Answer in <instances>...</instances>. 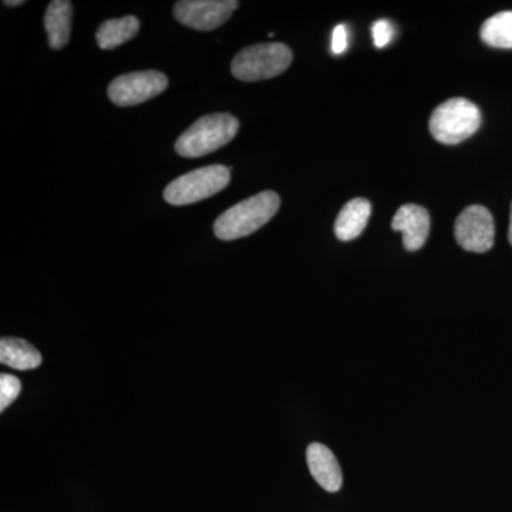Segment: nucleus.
<instances>
[{
  "instance_id": "obj_1",
  "label": "nucleus",
  "mask_w": 512,
  "mask_h": 512,
  "mask_svg": "<svg viewBox=\"0 0 512 512\" xmlns=\"http://www.w3.org/2000/svg\"><path fill=\"white\" fill-rule=\"evenodd\" d=\"M281 207V198L274 191L259 192L229 208L215 221L214 232L222 241L249 237L268 224Z\"/></svg>"
},
{
  "instance_id": "obj_2",
  "label": "nucleus",
  "mask_w": 512,
  "mask_h": 512,
  "mask_svg": "<svg viewBox=\"0 0 512 512\" xmlns=\"http://www.w3.org/2000/svg\"><path fill=\"white\" fill-rule=\"evenodd\" d=\"M238 130L239 121L232 114H210L195 121L181 134L175 150L181 157H204L227 146L237 136Z\"/></svg>"
},
{
  "instance_id": "obj_3",
  "label": "nucleus",
  "mask_w": 512,
  "mask_h": 512,
  "mask_svg": "<svg viewBox=\"0 0 512 512\" xmlns=\"http://www.w3.org/2000/svg\"><path fill=\"white\" fill-rule=\"evenodd\" d=\"M481 111L476 104L456 97L440 104L430 117V133L441 144L456 146L477 133Z\"/></svg>"
},
{
  "instance_id": "obj_4",
  "label": "nucleus",
  "mask_w": 512,
  "mask_h": 512,
  "mask_svg": "<svg viewBox=\"0 0 512 512\" xmlns=\"http://www.w3.org/2000/svg\"><path fill=\"white\" fill-rule=\"evenodd\" d=\"M292 59V50L284 43H261L241 50L232 60L231 72L242 82H261L284 73Z\"/></svg>"
},
{
  "instance_id": "obj_5",
  "label": "nucleus",
  "mask_w": 512,
  "mask_h": 512,
  "mask_svg": "<svg viewBox=\"0 0 512 512\" xmlns=\"http://www.w3.org/2000/svg\"><path fill=\"white\" fill-rule=\"evenodd\" d=\"M231 170L225 165H208L181 175L164 190V198L171 205H191L207 200L227 188Z\"/></svg>"
},
{
  "instance_id": "obj_6",
  "label": "nucleus",
  "mask_w": 512,
  "mask_h": 512,
  "mask_svg": "<svg viewBox=\"0 0 512 512\" xmlns=\"http://www.w3.org/2000/svg\"><path fill=\"white\" fill-rule=\"evenodd\" d=\"M167 87L168 79L164 73L144 70L116 77L110 83L107 93L116 106L131 107L160 96Z\"/></svg>"
},
{
  "instance_id": "obj_7",
  "label": "nucleus",
  "mask_w": 512,
  "mask_h": 512,
  "mask_svg": "<svg viewBox=\"0 0 512 512\" xmlns=\"http://www.w3.org/2000/svg\"><path fill=\"white\" fill-rule=\"evenodd\" d=\"M237 0H183L174 5V16L181 25L211 32L224 25L238 9Z\"/></svg>"
},
{
  "instance_id": "obj_8",
  "label": "nucleus",
  "mask_w": 512,
  "mask_h": 512,
  "mask_svg": "<svg viewBox=\"0 0 512 512\" xmlns=\"http://www.w3.org/2000/svg\"><path fill=\"white\" fill-rule=\"evenodd\" d=\"M454 235L458 245L468 252L484 254L490 251L495 239L493 215L481 205H471L458 215Z\"/></svg>"
},
{
  "instance_id": "obj_9",
  "label": "nucleus",
  "mask_w": 512,
  "mask_h": 512,
  "mask_svg": "<svg viewBox=\"0 0 512 512\" xmlns=\"http://www.w3.org/2000/svg\"><path fill=\"white\" fill-rule=\"evenodd\" d=\"M392 229L393 231L402 232L403 245L407 251H419L429 239V211L416 204L403 205L394 215Z\"/></svg>"
},
{
  "instance_id": "obj_10",
  "label": "nucleus",
  "mask_w": 512,
  "mask_h": 512,
  "mask_svg": "<svg viewBox=\"0 0 512 512\" xmlns=\"http://www.w3.org/2000/svg\"><path fill=\"white\" fill-rule=\"evenodd\" d=\"M309 471L323 490L336 493L342 488V470L335 454L320 443H312L306 451Z\"/></svg>"
},
{
  "instance_id": "obj_11",
  "label": "nucleus",
  "mask_w": 512,
  "mask_h": 512,
  "mask_svg": "<svg viewBox=\"0 0 512 512\" xmlns=\"http://www.w3.org/2000/svg\"><path fill=\"white\" fill-rule=\"evenodd\" d=\"M372 215V204L366 198L349 201L339 212L335 222V234L340 241L349 242L363 234Z\"/></svg>"
},
{
  "instance_id": "obj_12",
  "label": "nucleus",
  "mask_w": 512,
  "mask_h": 512,
  "mask_svg": "<svg viewBox=\"0 0 512 512\" xmlns=\"http://www.w3.org/2000/svg\"><path fill=\"white\" fill-rule=\"evenodd\" d=\"M73 5L69 0H53L47 6L45 29L49 46L60 50L69 43L72 32Z\"/></svg>"
},
{
  "instance_id": "obj_13",
  "label": "nucleus",
  "mask_w": 512,
  "mask_h": 512,
  "mask_svg": "<svg viewBox=\"0 0 512 512\" xmlns=\"http://www.w3.org/2000/svg\"><path fill=\"white\" fill-rule=\"evenodd\" d=\"M0 362L16 370H32L42 365L39 350L19 338H2L0 340Z\"/></svg>"
},
{
  "instance_id": "obj_14",
  "label": "nucleus",
  "mask_w": 512,
  "mask_h": 512,
  "mask_svg": "<svg viewBox=\"0 0 512 512\" xmlns=\"http://www.w3.org/2000/svg\"><path fill=\"white\" fill-rule=\"evenodd\" d=\"M140 30L136 16H124L104 22L96 33L97 45L103 50H113L133 39Z\"/></svg>"
},
{
  "instance_id": "obj_15",
  "label": "nucleus",
  "mask_w": 512,
  "mask_h": 512,
  "mask_svg": "<svg viewBox=\"0 0 512 512\" xmlns=\"http://www.w3.org/2000/svg\"><path fill=\"white\" fill-rule=\"evenodd\" d=\"M480 35L485 45L512 49V12L497 13L493 18L485 20Z\"/></svg>"
},
{
  "instance_id": "obj_16",
  "label": "nucleus",
  "mask_w": 512,
  "mask_h": 512,
  "mask_svg": "<svg viewBox=\"0 0 512 512\" xmlns=\"http://www.w3.org/2000/svg\"><path fill=\"white\" fill-rule=\"evenodd\" d=\"M20 390H22V383L16 376L0 375V410L5 412L6 409L18 399Z\"/></svg>"
},
{
  "instance_id": "obj_17",
  "label": "nucleus",
  "mask_w": 512,
  "mask_h": 512,
  "mask_svg": "<svg viewBox=\"0 0 512 512\" xmlns=\"http://www.w3.org/2000/svg\"><path fill=\"white\" fill-rule=\"evenodd\" d=\"M373 42L377 49H383L392 42L394 36V28L389 20L380 19L373 23L372 26Z\"/></svg>"
},
{
  "instance_id": "obj_18",
  "label": "nucleus",
  "mask_w": 512,
  "mask_h": 512,
  "mask_svg": "<svg viewBox=\"0 0 512 512\" xmlns=\"http://www.w3.org/2000/svg\"><path fill=\"white\" fill-rule=\"evenodd\" d=\"M348 49V30L345 26H336L332 36V52L335 55H342Z\"/></svg>"
},
{
  "instance_id": "obj_19",
  "label": "nucleus",
  "mask_w": 512,
  "mask_h": 512,
  "mask_svg": "<svg viewBox=\"0 0 512 512\" xmlns=\"http://www.w3.org/2000/svg\"><path fill=\"white\" fill-rule=\"evenodd\" d=\"M5 3L6 6H9V8H15V6H20V5H23V0H5Z\"/></svg>"
},
{
  "instance_id": "obj_20",
  "label": "nucleus",
  "mask_w": 512,
  "mask_h": 512,
  "mask_svg": "<svg viewBox=\"0 0 512 512\" xmlns=\"http://www.w3.org/2000/svg\"><path fill=\"white\" fill-rule=\"evenodd\" d=\"M508 241L512 245V204H511V217H510V229H508Z\"/></svg>"
}]
</instances>
